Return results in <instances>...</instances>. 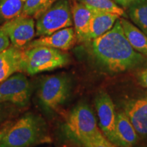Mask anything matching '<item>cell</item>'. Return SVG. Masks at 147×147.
I'll use <instances>...</instances> for the list:
<instances>
[{
  "label": "cell",
  "mask_w": 147,
  "mask_h": 147,
  "mask_svg": "<svg viewBox=\"0 0 147 147\" xmlns=\"http://www.w3.org/2000/svg\"><path fill=\"white\" fill-rule=\"evenodd\" d=\"M26 0H0V19L8 21L20 16Z\"/></svg>",
  "instance_id": "cell-19"
},
{
  "label": "cell",
  "mask_w": 147,
  "mask_h": 147,
  "mask_svg": "<svg viewBox=\"0 0 147 147\" xmlns=\"http://www.w3.org/2000/svg\"><path fill=\"white\" fill-rule=\"evenodd\" d=\"M49 140L44 119L27 113L10 126L0 140V147H31Z\"/></svg>",
  "instance_id": "cell-2"
},
{
  "label": "cell",
  "mask_w": 147,
  "mask_h": 147,
  "mask_svg": "<svg viewBox=\"0 0 147 147\" xmlns=\"http://www.w3.org/2000/svg\"><path fill=\"white\" fill-rule=\"evenodd\" d=\"M1 120V107H0V121Z\"/></svg>",
  "instance_id": "cell-26"
},
{
  "label": "cell",
  "mask_w": 147,
  "mask_h": 147,
  "mask_svg": "<svg viewBox=\"0 0 147 147\" xmlns=\"http://www.w3.org/2000/svg\"><path fill=\"white\" fill-rule=\"evenodd\" d=\"M65 131L68 138L78 144L83 139L106 138L97 126L91 108L84 102L79 103L71 110L66 120Z\"/></svg>",
  "instance_id": "cell-3"
},
{
  "label": "cell",
  "mask_w": 147,
  "mask_h": 147,
  "mask_svg": "<svg viewBox=\"0 0 147 147\" xmlns=\"http://www.w3.org/2000/svg\"><path fill=\"white\" fill-rule=\"evenodd\" d=\"M71 11L77 40L79 42H88L92 11L76 0L71 1Z\"/></svg>",
  "instance_id": "cell-14"
},
{
  "label": "cell",
  "mask_w": 147,
  "mask_h": 147,
  "mask_svg": "<svg viewBox=\"0 0 147 147\" xmlns=\"http://www.w3.org/2000/svg\"><path fill=\"white\" fill-rule=\"evenodd\" d=\"M0 28L8 36L12 45L21 49L26 47L36 35L34 18L23 14L5 21Z\"/></svg>",
  "instance_id": "cell-8"
},
{
  "label": "cell",
  "mask_w": 147,
  "mask_h": 147,
  "mask_svg": "<svg viewBox=\"0 0 147 147\" xmlns=\"http://www.w3.org/2000/svg\"><path fill=\"white\" fill-rule=\"evenodd\" d=\"M122 110L129 119L140 138H147V93L127 98L121 104Z\"/></svg>",
  "instance_id": "cell-10"
},
{
  "label": "cell",
  "mask_w": 147,
  "mask_h": 147,
  "mask_svg": "<svg viewBox=\"0 0 147 147\" xmlns=\"http://www.w3.org/2000/svg\"><path fill=\"white\" fill-rule=\"evenodd\" d=\"M84 147H117L106 138L102 139H83L78 142Z\"/></svg>",
  "instance_id": "cell-21"
},
{
  "label": "cell",
  "mask_w": 147,
  "mask_h": 147,
  "mask_svg": "<svg viewBox=\"0 0 147 147\" xmlns=\"http://www.w3.org/2000/svg\"><path fill=\"white\" fill-rule=\"evenodd\" d=\"M127 10L132 22L147 36V0H134Z\"/></svg>",
  "instance_id": "cell-17"
},
{
  "label": "cell",
  "mask_w": 147,
  "mask_h": 147,
  "mask_svg": "<svg viewBox=\"0 0 147 147\" xmlns=\"http://www.w3.org/2000/svg\"><path fill=\"white\" fill-rule=\"evenodd\" d=\"M10 125H6V126H5L3 128L1 129H0V140H1L3 136H4L5 132L7 131V130L8 129V128L10 127Z\"/></svg>",
  "instance_id": "cell-25"
},
{
  "label": "cell",
  "mask_w": 147,
  "mask_h": 147,
  "mask_svg": "<svg viewBox=\"0 0 147 147\" xmlns=\"http://www.w3.org/2000/svg\"><path fill=\"white\" fill-rule=\"evenodd\" d=\"M90 43L91 55L96 63L108 73L117 74L147 67V57L131 47L119 19L110 30L92 40Z\"/></svg>",
  "instance_id": "cell-1"
},
{
  "label": "cell",
  "mask_w": 147,
  "mask_h": 147,
  "mask_svg": "<svg viewBox=\"0 0 147 147\" xmlns=\"http://www.w3.org/2000/svg\"><path fill=\"white\" fill-rule=\"evenodd\" d=\"M138 80L142 87L147 89V67L142 69L138 73Z\"/></svg>",
  "instance_id": "cell-23"
},
{
  "label": "cell",
  "mask_w": 147,
  "mask_h": 147,
  "mask_svg": "<svg viewBox=\"0 0 147 147\" xmlns=\"http://www.w3.org/2000/svg\"><path fill=\"white\" fill-rule=\"evenodd\" d=\"M25 71V50L10 45L0 52V82L15 72Z\"/></svg>",
  "instance_id": "cell-12"
},
{
  "label": "cell",
  "mask_w": 147,
  "mask_h": 147,
  "mask_svg": "<svg viewBox=\"0 0 147 147\" xmlns=\"http://www.w3.org/2000/svg\"><path fill=\"white\" fill-rule=\"evenodd\" d=\"M58 0H26L21 14L38 19Z\"/></svg>",
  "instance_id": "cell-20"
},
{
  "label": "cell",
  "mask_w": 147,
  "mask_h": 147,
  "mask_svg": "<svg viewBox=\"0 0 147 147\" xmlns=\"http://www.w3.org/2000/svg\"><path fill=\"white\" fill-rule=\"evenodd\" d=\"M95 106L100 130L104 136L115 145L117 113L113 100L106 92L100 91L95 98Z\"/></svg>",
  "instance_id": "cell-9"
},
{
  "label": "cell",
  "mask_w": 147,
  "mask_h": 147,
  "mask_svg": "<svg viewBox=\"0 0 147 147\" xmlns=\"http://www.w3.org/2000/svg\"><path fill=\"white\" fill-rule=\"evenodd\" d=\"M124 34L135 51L147 57V36L128 20L119 18Z\"/></svg>",
  "instance_id": "cell-16"
},
{
  "label": "cell",
  "mask_w": 147,
  "mask_h": 147,
  "mask_svg": "<svg viewBox=\"0 0 147 147\" xmlns=\"http://www.w3.org/2000/svg\"><path fill=\"white\" fill-rule=\"evenodd\" d=\"M31 94V84L23 74L12 75L0 82V104L10 102L23 107L28 104Z\"/></svg>",
  "instance_id": "cell-7"
},
{
  "label": "cell",
  "mask_w": 147,
  "mask_h": 147,
  "mask_svg": "<svg viewBox=\"0 0 147 147\" xmlns=\"http://www.w3.org/2000/svg\"><path fill=\"white\" fill-rule=\"evenodd\" d=\"M94 12L115 14L121 16H126L123 8L117 4L113 0H76Z\"/></svg>",
  "instance_id": "cell-18"
},
{
  "label": "cell",
  "mask_w": 147,
  "mask_h": 147,
  "mask_svg": "<svg viewBox=\"0 0 147 147\" xmlns=\"http://www.w3.org/2000/svg\"><path fill=\"white\" fill-rule=\"evenodd\" d=\"M115 2L123 8L127 9L134 0H113Z\"/></svg>",
  "instance_id": "cell-24"
},
{
  "label": "cell",
  "mask_w": 147,
  "mask_h": 147,
  "mask_svg": "<svg viewBox=\"0 0 147 147\" xmlns=\"http://www.w3.org/2000/svg\"><path fill=\"white\" fill-rule=\"evenodd\" d=\"M139 136L125 114L123 111L117 113L115 142L117 147H132L138 142Z\"/></svg>",
  "instance_id": "cell-13"
},
{
  "label": "cell",
  "mask_w": 147,
  "mask_h": 147,
  "mask_svg": "<svg viewBox=\"0 0 147 147\" xmlns=\"http://www.w3.org/2000/svg\"><path fill=\"white\" fill-rule=\"evenodd\" d=\"M72 25L70 1L58 0L37 19L36 36H49Z\"/></svg>",
  "instance_id": "cell-6"
},
{
  "label": "cell",
  "mask_w": 147,
  "mask_h": 147,
  "mask_svg": "<svg viewBox=\"0 0 147 147\" xmlns=\"http://www.w3.org/2000/svg\"><path fill=\"white\" fill-rule=\"evenodd\" d=\"M77 40L76 32L71 27H66L49 36H41L40 38L32 40L26 46L25 49L36 47H48L67 51L75 45Z\"/></svg>",
  "instance_id": "cell-11"
},
{
  "label": "cell",
  "mask_w": 147,
  "mask_h": 147,
  "mask_svg": "<svg viewBox=\"0 0 147 147\" xmlns=\"http://www.w3.org/2000/svg\"><path fill=\"white\" fill-rule=\"evenodd\" d=\"M70 90V79L65 75L47 76L40 84L38 93L39 102L47 111H55L67 101Z\"/></svg>",
  "instance_id": "cell-5"
},
{
  "label": "cell",
  "mask_w": 147,
  "mask_h": 147,
  "mask_svg": "<svg viewBox=\"0 0 147 147\" xmlns=\"http://www.w3.org/2000/svg\"><path fill=\"white\" fill-rule=\"evenodd\" d=\"M10 46V41L9 38L3 30L0 28V52L3 51Z\"/></svg>",
  "instance_id": "cell-22"
},
{
  "label": "cell",
  "mask_w": 147,
  "mask_h": 147,
  "mask_svg": "<svg viewBox=\"0 0 147 147\" xmlns=\"http://www.w3.org/2000/svg\"><path fill=\"white\" fill-rule=\"evenodd\" d=\"M24 50L25 71L29 75L59 68L69 62L67 53L55 48L41 46Z\"/></svg>",
  "instance_id": "cell-4"
},
{
  "label": "cell",
  "mask_w": 147,
  "mask_h": 147,
  "mask_svg": "<svg viewBox=\"0 0 147 147\" xmlns=\"http://www.w3.org/2000/svg\"><path fill=\"white\" fill-rule=\"evenodd\" d=\"M119 18L120 16L115 14L92 11L88 42L98 38L110 30Z\"/></svg>",
  "instance_id": "cell-15"
}]
</instances>
